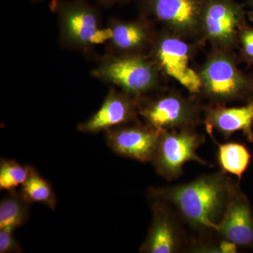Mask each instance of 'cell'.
Here are the masks:
<instances>
[{
    "label": "cell",
    "instance_id": "obj_1",
    "mask_svg": "<svg viewBox=\"0 0 253 253\" xmlns=\"http://www.w3.org/2000/svg\"><path fill=\"white\" fill-rule=\"evenodd\" d=\"M239 187V183L221 171L187 184L155 189L152 194L156 199L174 206L194 229L216 231Z\"/></svg>",
    "mask_w": 253,
    "mask_h": 253
},
{
    "label": "cell",
    "instance_id": "obj_2",
    "mask_svg": "<svg viewBox=\"0 0 253 253\" xmlns=\"http://www.w3.org/2000/svg\"><path fill=\"white\" fill-rule=\"evenodd\" d=\"M50 7L57 18L60 45L64 49L89 54L109 41L99 5L89 0H51Z\"/></svg>",
    "mask_w": 253,
    "mask_h": 253
},
{
    "label": "cell",
    "instance_id": "obj_3",
    "mask_svg": "<svg viewBox=\"0 0 253 253\" xmlns=\"http://www.w3.org/2000/svg\"><path fill=\"white\" fill-rule=\"evenodd\" d=\"M91 75L136 98L154 90L158 84L157 66L142 54L106 53L93 68Z\"/></svg>",
    "mask_w": 253,
    "mask_h": 253
},
{
    "label": "cell",
    "instance_id": "obj_4",
    "mask_svg": "<svg viewBox=\"0 0 253 253\" xmlns=\"http://www.w3.org/2000/svg\"><path fill=\"white\" fill-rule=\"evenodd\" d=\"M199 75L202 91L212 101L248 102L253 99V76L240 71L234 59L224 51L209 57Z\"/></svg>",
    "mask_w": 253,
    "mask_h": 253
},
{
    "label": "cell",
    "instance_id": "obj_5",
    "mask_svg": "<svg viewBox=\"0 0 253 253\" xmlns=\"http://www.w3.org/2000/svg\"><path fill=\"white\" fill-rule=\"evenodd\" d=\"M204 143V136L192 128L162 131L151 162L160 175L168 181L175 180L183 174V166L189 161L211 166L196 152Z\"/></svg>",
    "mask_w": 253,
    "mask_h": 253
},
{
    "label": "cell",
    "instance_id": "obj_6",
    "mask_svg": "<svg viewBox=\"0 0 253 253\" xmlns=\"http://www.w3.org/2000/svg\"><path fill=\"white\" fill-rule=\"evenodd\" d=\"M140 16L153 18L176 36L194 37L202 32L206 0H135Z\"/></svg>",
    "mask_w": 253,
    "mask_h": 253
},
{
    "label": "cell",
    "instance_id": "obj_7",
    "mask_svg": "<svg viewBox=\"0 0 253 253\" xmlns=\"http://www.w3.org/2000/svg\"><path fill=\"white\" fill-rule=\"evenodd\" d=\"M155 64L169 77L177 81L192 94L202 91L199 73L190 66L191 49L181 37L172 32L155 38L152 45Z\"/></svg>",
    "mask_w": 253,
    "mask_h": 253
},
{
    "label": "cell",
    "instance_id": "obj_8",
    "mask_svg": "<svg viewBox=\"0 0 253 253\" xmlns=\"http://www.w3.org/2000/svg\"><path fill=\"white\" fill-rule=\"evenodd\" d=\"M245 12L234 0H206L202 32L208 41L221 48L233 46L246 26Z\"/></svg>",
    "mask_w": 253,
    "mask_h": 253
},
{
    "label": "cell",
    "instance_id": "obj_9",
    "mask_svg": "<svg viewBox=\"0 0 253 253\" xmlns=\"http://www.w3.org/2000/svg\"><path fill=\"white\" fill-rule=\"evenodd\" d=\"M148 126L161 131L192 128L198 121L196 105L180 95L169 93L139 106Z\"/></svg>",
    "mask_w": 253,
    "mask_h": 253
},
{
    "label": "cell",
    "instance_id": "obj_10",
    "mask_svg": "<svg viewBox=\"0 0 253 253\" xmlns=\"http://www.w3.org/2000/svg\"><path fill=\"white\" fill-rule=\"evenodd\" d=\"M130 124L115 126L105 131L106 142L120 156L142 163L151 162L162 131L148 125Z\"/></svg>",
    "mask_w": 253,
    "mask_h": 253
},
{
    "label": "cell",
    "instance_id": "obj_11",
    "mask_svg": "<svg viewBox=\"0 0 253 253\" xmlns=\"http://www.w3.org/2000/svg\"><path fill=\"white\" fill-rule=\"evenodd\" d=\"M139 113L136 97L111 87L99 110L78 125L82 132L96 134L123 125L134 123Z\"/></svg>",
    "mask_w": 253,
    "mask_h": 253
},
{
    "label": "cell",
    "instance_id": "obj_12",
    "mask_svg": "<svg viewBox=\"0 0 253 253\" xmlns=\"http://www.w3.org/2000/svg\"><path fill=\"white\" fill-rule=\"evenodd\" d=\"M106 27L110 38L107 53L120 55H138L153 45L155 37L147 18L140 16L134 21L109 18Z\"/></svg>",
    "mask_w": 253,
    "mask_h": 253
},
{
    "label": "cell",
    "instance_id": "obj_13",
    "mask_svg": "<svg viewBox=\"0 0 253 253\" xmlns=\"http://www.w3.org/2000/svg\"><path fill=\"white\" fill-rule=\"evenodd\" d=\"M216 232L238 246L253 249V211L240 187L231 197Z\"/></svg>",
    "mask_w": 253,
    "mask_h": 253
},
{
    "label": "cell",
    "instance_id": "obj_14",
    "mask_svg": "<svg viewBox=\"0 0 253 253\" xmlns=\"http://www.w3.org/2000/svg\"><path fill=\"white\" fill-rule=\"evenodd\" d=\"M167 206L158 199L152 204V223L140 252L172 253L179 249L180 238L177 224Z\"/></svg>",
    "mask_w": 253,
    "mask_h": 253
},
{
    "label": "cell",
    "instance_id": "obj_15",
    "mask_svg": "<svg viewBox=\"0 0 253 253\" xmlns=\"http://www.w3.org/2000/svg\"><path fill=\"white\" fill-rule=\"evenodd\" d=\"M208 132L217 129L226 139L241 131L250 142L253 143V99L244 106L226 108L220 105L206 111Z\"/></svg>",
    "mask_w": 253,
    "mask_h": 253
},
{
    "label": "cell",
    "instance_id": "obj_16",
    "mask_svg": "<svg viewBox=\"0 0 253 253\" xmlns=\"http://www.w3.org/2000/svg\"><path fill=\"white\" fill-rule=\"evenodd\" d=\"M211 136L218 146L217 160L221 172L236 175L241 180L252 159L249 150L239 143L219 144L213 135Z\"/></svg>",
    "mask_w": 253,
    "mask_h": 253
},
{
    "label": "cell",
    "instance_id": "obj_17",
    "mask_svg": "<svg viewBox=\"0 0 253 253\" xmlns=\"http://www.w3.org/2000/svg\"><path fill=\"white\" fill-rule=\"evenodd\" d=\"M29 204L21 192L11 191L0 203V230L14 231L23 226L29 217Z\"/></svg>",
    "mask_w": 253,
    "mask_h": 253
},
{
    "label": "cell",
    "instance_id": "obj_18",
    "mask_svg": "<svg viewBox=\"0 0 253 253\" xmlns=\"http://www.w3.org/2000/svg\"><path fill=\"white\" fill-rule=\"evenodd\" d=\"M20 192L29 204L40 203L52 210L56 207L57 201L52 187L33 168H30L27 179L21 185Z\"/></svg>",
    "mask_w": 253,
    "mask_h": 253
},
{
    "label": "cell",
    "instance_id": "obj_19",
    "mask_svg": "<svg viewBox=\"0 0 253 253\" xmlns=\"http://www.w3.org/2000/svg\"><path fill=\"white\" fill-rule=\"evenodd\" d=\"M30 168L28 166L12 161L1 160L0 163V189L14 191L20 185H22L27 179Z\"/></svg>",
    "mask_w": 253,
    "mask_h": 253
},
{
    "label": "cell",
    "instance_id": "obj_20",
    "mask_svg": "<svg viewBox=\"0 0 253 253\" xmlns=\"http://www.w3.org/2000/svg\"><path fill=\"white\" fill-rule=\"evenodd\" d=\"M239 41L243 58L249 65H253V28L245 26L240 32Z\"/></svg>",
    "mask_w": 253,
    "mask_h": 253
},
{
    "label": "cell",
    "instance_id": "obj_21",
    "mask_svg": "<svg viewBox=\"0 0 253 253\" xmlns=\"http://www.w3.org/2000/svg\"><path fill=\"white\" fill-rule=\"evenodd\" d=\"M13 232L4 229L0 230V253H20L22 251Z\"/></svg>",
    "mask_w": 253,
    "mask_h": 253
},
{
    "label": "cell",
    "instance_id": "obj_22",
    "mask_svg": "<svg viewBox=\"0 0 253 253\" xmlns=\"http://www.w3.org/2000/svg\"><path fill=\"white\" fill-rule=\"evenodd\" d=\"M32 2L38 3L45 0H30ZM95 4L99 5L100 7L106 8V9H111L116 6H122L127 4L130 0H89Z\"/></svg>",
    "mask_w": 253,
    "mask_h": 253
},
{
    "label": "cell",
    "instance_id": "obj_23",
    "mask_svg": "<svg viewBox=\"0 0 253 253\" xmlns=\"http://www.w3.org/2000/svg\"><path fill=\"white\" fill-rule=\"evenodd\" d=\"M248 4H249V6L252 8L253 12V0H247Z\"/></svg>",
    "mask_w": 253,
    "mask_h": 253
}]
</instances>
